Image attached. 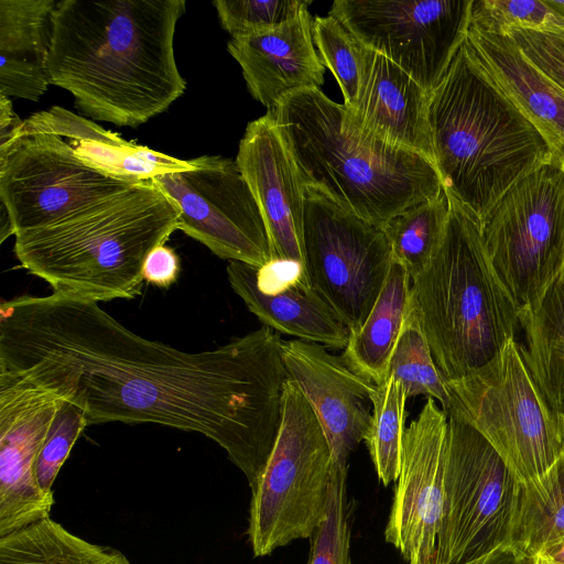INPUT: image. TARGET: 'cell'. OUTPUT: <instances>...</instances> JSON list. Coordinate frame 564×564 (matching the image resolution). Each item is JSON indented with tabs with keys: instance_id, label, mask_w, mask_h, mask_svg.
<instances>
[{
	"instance_id": "cell-1",
	"label": "cell",
	"mask_w": 564,
	"mask_h": 564,
	"mask_svg": "<svg viewBox=\"0 0 564 564\" xmlns=\"http://www.w3.org/2000/svg\"><path fill=\"white\" fill-rule=\"evenodd\" d=\"M262 326L187 352L124 327L97 302L52 293L0 305V372L73 402L94 424L156 423L218 444L254 488L275 444L290 379Z\"/></svg>"
},
{
	"instance_id": "cell-2",
	"label": "cell",
	"mask_w": 564,
	"mask_h": 564,
	"mask_svg": "<svg viewBox=\"0 0 564 564\" xmlns=\"http://www.w3.org/2000/svg\"><path fill=\"white\" fill-rule=\"evenodd\" d=\"M184 0H61L47 58L51 85L91 120L139 127L186 89L174 55Z\"/></svg>"
},
{
	"instance_id": "cell-3",
	"label": "cell",
	"mask_w": 564,
	"mask_h": 564,
	"mask_svg": "<svg viewBox=\"0 0 564 564\" xmlns=\"http://www.w3.org/2000/svg\"><path fill=\"white\" fill-rule=\"evenodd\" d=\"M268 111L305 187L378 228L444 188L431 160L367 132L319 88L292 94Z\"/></svg>"
},
{
	"instance_id": "cell-4",
	"label": "cell",
	"mask_w": 564,
	"mask_h": 564,
	"mask_svg": "<svg viewBox=\"0 0 564 564\" xmlns=\"http://www.w3.org/2000/svg\"><path fill=\"white\" fill-rule=\"evenodd\" d=\"M429 123L443 187L480 223L516 182L555 161L546 140L478 62L466 37L430 94Z\"/></svg>"
},
{
	"instance_id": "cell-5",
	"label": "cell",
	"mask_w": 564,
	"mask_h": 564,
	"mask_svg": "<svg viewBox=\"0 0 564 564\" xmlns=\"http://www.w3.org/2000/svg\"><path fill=\"white\" fill-rule=\"evenodd\" d=\"M178 210L151 181L14 237L21 265L53 293L106 302L142 291L148 254L177 230Z\"/></svg>"
},
{
	"instance_id": "cell-6",
	"label": "cell",
	"mask_w": 564,
	"mask_h": 564,
	"mask_svg": "<svg viewBox=\"0 0 564 564\" xmlns=\"http://www.w3.org/2000/svg\"><path fill=\"white\" fill-rule=\"evenodd\" d=\"M447 194L449 216L442 245L411 280V315L441 375L452 381L495 360L520 324L488 263L479 219Z\"/></svg>"
},
{
	"instance_id": "cell-7",
	"label": "cell",
	"mask_w": 564,
	"mask_h": 564,
	"mask_svg": "<svg viewBox=\"0 0 564 564\" xmlns=\"http://www.w3.org/2000/svg\"><path fill=\"white\" fill-rule=\"evenodd\" d=\"M333 457L313 408L289 379L280 431L254 486L248 536L254 556L311 538L325 519Z\"/></svg>"
},
{
	"instance_id": "cell-8",
	"label": "cell",
	"mask_w": 564,
	"mask_h": 564,
	"mask_svg": "<svg viewBox=\"0 0 564 564\" xmlns=\"http://www.w3.org/2000/svg\"><path fill=\"white\" fill-rule=\"evenodd\" d=\"M446 386V414L473 425L519 481L542 476L564 454V426L546 404L514 339L486 367Z\"/></svg>"
},
{
	"instance_id": "cell-9",
	"label": "cell",
	"mask_w": 564,
	"mask_h": 564,
	"mask_svg": "<svg viewBox=\"0 0 564 564\" xmlns=\"http://www.w3.org/2000/svg\"><path fill=\"white\" fill-rule=\"evenodd\" d=\"M488 263L519 319L564 265V169L553 161L516 182L480 223Z\"/></svg>"
},
{
	"instance_id": "cell-10",
	"label": "cell",
	"mask_w": 564,
	"mask_h": 564,
	"mask_svg": "<svg viewBox=\"0 0 564 564\" xmlns=\"http://www.w3.org/2000/svg\"><path fill=\"white\" fill-rule=\"evenodd\" d=\"M444 500L433 564H464L509 544L518 479L468 422L448 413Z\"/></svg>"
},
{
	"instance_id": "cell-11",
	"label": "cell",
	"mask_w": 564,
	"mask_h": 564,
	"mask_svg": "<svg viewBox=\"0 0 564 564\" xmlns=\"http://www.w3.org/2000/svg\"><path fill=\"white\" fill-rule=\"evenodd\" d=\"M134 184L87 164L35 113L0 147V203L14 236L55 223Z\"/></svg>"
},
{
	"instance_id": "cell-12",
	"label": "cell",
	"mask_w": 564,
	"mask_h": 564,
	"mask_svg": "<svg viewBox=\"0 0 564 564\" xmlns=\"http://www.w3.org/2000/svg\"><path fill=\"white\" fill-rule=\"evenodd\" d=\"M305 267L311 285L349 333L371 312L392 263L384 231L306 188Z\"/></svg>"
},
{
	"instance_id": "cell-13",
	"label": "cell",
	"mask_w": 564,
	"mask_h": 564,
	"mask_svg": "<svg viewBox=\"0 0 564 564\" xmlns=\"http://www.w3.org/2000/svg\"><path fill=\"white\" fill-rule=\"evenodd\" d=\"M473 0H337L328 15L431 94L464 42Z\"/></svg>"
},
{
	"instance_id": "cell-14",
	"label": "cell",
	"mask_w": 564,
	"mask_h": 564,
	"mask_svg": "<svg viewBox=\"0 0 564 564\" xmlns=\"http://www.w3.org/2000/svg\"><path fill=\"white\" fill-rule=\"evenodd\" d=\"M151 182L178 210L177 230L220 259L261 268L272 260L259 205L236 160L203 155Z\"/></svg>"
},
{
	"instance_id": "cell-15",
	"label": "cell",
	"mask_w": 564,
	"mask_h": 564,
	"mask_svg": "<svg viewBox=\"0 0 564 564\" xmlns=\"http://www.w3.org/2000/svg\"><path fill=\"white\" fill-rule=\"evenodd\" d=\"M448 417L429 398L405 429L394 499L384 531L408 564H433L441 525Z\"/></svg>"
},
{
	"instance_id": "cell-16",
	"label": "cell",
	"mask_w": 564,
	"mask_h": 564,
	"mask_svg": "<svg viewBox=\"0 0 564 564\" xmlns=\"http://www.w3.org/2000/svg\"><path fill=\"white\" fill-rule=\"evenodd\" d=\"M61 398L0 372V538L50 518L53 494L35 478V463Z\"/></svg>"
},
{
	"instance_id": "cell-17",
	"label": "cell",
	"mask_w": 564,
	"mask_h": 564,
	"mask_svg": "<svg viewBox=\"0 0 564 564\" xmlns=\"http://www.w3.org/2000/svg\"><path fill=\"white\" fill-rule=\"evenodd\" d=\"M236 162L263 216L272 260L295 261L306 269V187L290 147L269 111L248 123Z\"/></svg>"
},
{
	"instance_id": "cell-18",
	"label": "cell",
	"mask_w": 564,
	"mask_h": 564,
	"mask_svg": "<svg viewBox=\"0 0 564 564\" xmlns=\"http://www.w3.org/2000/svg\"><path fill=\"white\" fill-rule=\"evenodd\" d=\"M282 358L292 381L300 388L326 434L337 469L367 434L371 393L376 387L325 346L300 339L282 340Z\"/></svg>"
},
{
	"instance_id": "cell-19",
	"label": "cell",
	"mask_w": 564,
	"mask_h": 564,
	"mask_svg": "<svg viewBox=\"0 0 564 564\" xmlns=\"http://www.w3.org/2000/svg\"><path fill=\"white\" fill-rule=\"evenodd\" d=\"M307 8L293 20L254 35L231 39L227 48L241 67L251 96L268 110L288 96L318 88L325 67L313 42Z\"/></svg>"
},
{
	"instance_id": "cell-20",
	"label": "cell",
	"mask_w": 564,
	"mask_h": 564,
	"mask_svg": "<svg viewBox=\"0 0 564 564\" xmlns=\"http://www.w3.org/2000/svg\"><path fill=\"white\" fill-rule=\"evenodd\" d=\"M358 48L360 87L356 105L349 110L352 118L372 135L434 163L430 94L386 56L360 42Z\"/></svg>"
},
{
	"instance_id": "cell-21",
	"label": "cell",
	"mask_w": 564,
	"mask_h": 564,
	"mask_svg": "<svg viewBox=\"0 0 564 564\" xmlns=\"http://www.w3.org/2000/svg\"><path fill=\"white\" fill-rule=\"evenodd\" d=\"M466 42L478 62L549 143L564 165V93L521 53L510 36L468 26Z\"/></svg>"
},
{
	"instance_id": "cell-22",
	"label": "cell",
	"mask_w": 564,
	"mask_h": 564,
	"mask_svg": "<svg viewBox=\"0 0 564 564\" xmlns=\"http://www.w3.org/2000/svg\"><path fill=\"white\" fill-rule=\"evenodd\" d=\"M257 269L230 261L227 276L231 289L264 325L300 340L344 349L349 330L333 307L306 283H297L273 294L257 285Z\"/></svg>"
},
{
	"instance_id": "cell-23",
	"label": "cell",
	"mask_w": 564,
	"mask_h": 564,
	"mask_svg": "<svg viewBox=\"0 0 564 564\" xmlns=\"http://www.w3.org/2000/svg\"><path fill=\"white\" fill-rule=\"evenodd\" d=\"M55 0H0V95L36 101L51 85Z\"/></svg>"
},
{
	"instance_id": "cell-24",
	"label": "cell",
	"mask_w": 564,
	"mask_h": 564,
	"mask_svg": "<svg viewBox=\"0 0 564 564\" xmlns=\"http://www.w3.org/2000/svg\"><path fill=\"white\" fill-rule=\"evenodd\" d=\"M35 115L66 141L83 161L116 178L139 183L193 166L192 159H176L127 141L93 120L58 106Z\"/></svg>"
},
{
	"instance_id": "cell-25",
	"label": "cell",
	"mask_w": 564,
	"mask_h": 564,
	"mask_svg": "<svg viewBox=\"0 0 564 564\" xmlns=\"http://www.w3.org/2000/svg\"><path fill=\"white\" fill-rule=\"evenodd\" d=\"M411 311V278L392 259L381 292L364 324L349 334L343 358L375 384L387 379L388 367Z\"/></svg>"
},
{
	"instance_id": "cell-26",
	"label": "cell",
	"mask_w": 564,
	"mask_h": 564,
	"mask_svg": "<svg viewBox=\"0 0 564 564\" xmlns=\"http://www.w3.org/2000/svg\"><path fill=\"white\" fill-rule=\"evenodd\" d=\"M519 324L525 337V347H520L531 376L564 426V272Z\"/></svg>"
},
{
	"instance_id": "cell-27",
	"label": "cell",
	"mask_w": 564,
	"mask_h": 564,
	"mask_svg": "<svg viewBox=\"0 0 564 564\" xmlns=\"http://www.w3.org/2000/svg\"><path fill=\"white\" fill-rule=\"evenodd\" d=\"M564 535V454L542 476L518 480L509 544L534 556Z\"/></svg>"
},
{
	"instance_id": "cell-28",
	"label": "cell",
	"mask_w": 564,
	"mask_h": 564,
	"mask_svg": "<svg viewBox=\"0 0 564 564\" xmlns=\"http://www.w3.org/2000/svg\"><path fill=\"white\" fill-rule=\"evenodd\" d=\"M0 564H131L116 549L90 543L51 518L0 538Z\"/></svg>"
},
{
	"instance_id": "cell-29",
	"label": "cell",
	"mask_w": 564,
	"mask_h": 564,
	"mask_svg": "<svg viewBox=\"0 0 564 564\" xmlns=\"http://www.w3.org/2000/svg\"><path fill=\"white\" fill-rule=\"evenodd\" d=\"M449 216L448 194L416 204L394 216L382 228L392 259L401 263L411 280L430 264L445 236Z\"/></svg>"
},
{
	"instance_id": "cell-30",
	"label": "cell",
	"mask_w": 564,
	"mask_h": 564,
	"mask_svg": "<svg viewBox=\"0 0 564 564\" xmlns=\"http://www.w3.org/2000/svg\"><path fill=\"white\" fill-rule=\"evenodd\" d=\"M406 399L402 386L392 378L376 384L371 393L372 413L364 441L386 486L399 477Z\"/></svg>"
},
{
	"instance_id": "cell-31",
	"label": "cell",
	"mask_w": 564,
	"mask_h": 564,
	"mask_svg": "<svg viewBox=\"0 0 564 564\" xmlns=\"http://www.w3.org/2000/svg\"><path fill=\"white\" fill-rule=\"evenodd\" d=\"M387 378L398 381L408 398H432L447 412L451 398L446 380L436 367L426 338L411 311L391 356Z\"/></svg>"
},
{
	"instance_id": "cell-32",
	"label": "cell",
	"mask_w": 564,
	"mask_h": 564,
	"mask_svg": "<svg viewBox=\"0 0 564 564\" xmlns=\"http://www.w3.org/2000/svg\"><path fill=\"white\" fill-rule=\"evenodd\" d=\"M468 26L503 36L520 30L564 35V20L544 0H473Z\"/></svg>"
},
{
	"instance_id": "cell-33",
	"label": "cell",
	"mask_w": 564,
	"mask_h": 564,
	"mask_svg": "<svg viewBox=\"0 0 564 564\" xmlns=\"http://www.w3.org/2000/svg\"><path fill=\"white\" fill-rule=\"evenodd\" d=\"M313 42L324 67L330 69L344 96V106L352 110L360 87V53L357 40L334 17H315Z\"/></svg>"
},
{
	"instance_id": "cell-34",
	"label": "cell",
	"mask_w": 564,
	"mask_h": 564,
	"mask_svg": "<svg viewBox=\"0 0 564 564\" xmlns=\"http://www.w3.org/2000/svg\"><path fill=\"white\" fill-rule=\"evenodd\" d=\"M347 469L334 467L325 519L313 534L308 564H351Z\"/></svg>"
},
{
	"instance_id": "cell-35",
	"label": "cell",
	"mask_w": 564,
	"mask_h": 564,
	"mask_svg": "<svg viewBox=\"0 0 564 564\" xmlns=\"http://www.w3.org/2000/svg\"><path fill=\"white\" fill-rule=\"evenodd\" d=\"M311 1L216 0L213 2L221 28L231 39L272 30L296 18Z\"/></svg>"
},
{
	"instance_id": "cell-36",
	"label": "cell",
	"mask_w": 564,
	"mask_h": 564,
	"mask_svg": "<svg viewBox=\"0 0 564 564\" xmlns=\"http://www.w3.org/2000/svg\"><path fill=\"white\" fill-rule=\"evenodd\" d=\"M87 426L83 409L62 399L35 463V478L43 491L53 494L52 486L61 467Z\"/></svg>"
},
{
	"instance_id": "cell-37",
	"label": "cell",
	"mask_w": 564,
	"mask_h": 564,
	"mask_svg": "<svg viewBox=\"0 0 564 564\" xmlns=\"http://www.w3.org/2000/svg\"><path fill=\"white\" fill-rule=\"evenodd\" d=\"M508 36L530 63L564 93V35L520 30Z\"/></svg>"
},
{
	"instance_id": "cell-38",
	"label": "cell",
	"mask_w": 564,
	"mask_h": 564,
	"mask_svg": "<svg viewBox=\"0 0 564 564\" xmlns=\"http://www.w3.org/2000/svg\"><path fill=\"white\" fill-rule=\"evenodd\" d=\"M297 283L311 284L306 269L299 262L272 260L257 269V285L264 294H273Z\"/></svg>"
},
{
	"instance_id": "cell-39",
	"label": "cell",
	"mask_w": 564,
	"mask_h": 564,
	"mask_svg": "<svg viewBox=\"0 0 564 564\" xmlns=\"http://www.w3.org/2000/svg\"><path fill=\"white\" fill-rule=\"evenodd\" d=\"M181 262L174 249L161 245L145 258L142 268L143 280L152 285L166 289L176 282Z\"/></svg>"
},
{
	"instance_id": "cell-40",
	"label": "cell",
	"mask_w": 564,
	"mask_h": 564,
	"mask_svg": "<svg viewBox=\"0 0 564 564\" xmlns=\"http://www.w3.org/2000/svg\"><path fill=\"white\" fill-rule=\"evenodd\" d=\"M464 564H534V558L511 544H503Z\"/></svg>"
},
{
	"instance_id": "cell-41",
	"label": "cell",
	"mask_w": 564,
	"mask_h": 564,
	"mask_svg": "<svg viewBox=\"0 0 564 564\" xmlns=\"http://www.w3.org/2000/svg\"><path fill=\"white\" fill-rule=\"evenodd\" d=\"M22 124L23 120L13 111L10 98L0 95V147L10 142Z\"/></svg>"
},
{
	"instance_id": "cell-42",
	"label": "cell",
	"mask_w": 564,
	"mask_h": 564,
	"mask_svg": "<svg viewBox=\"0 0 564 564\" xmlns=\"http://www.w3.org/2000/svg\"><path fill=\"white\" fill-rule=\"evenodd\" d=\"M533 558L534 564H564V535L544 545Z\"/></svg>"
},
{
	"instance_id": "cell-43",
	"label": "cell",
	"mask_w": 564,
	"mask_h": 564,
	"mask_svg": "<svg viewBox=\"0 0 564 564\" xmlns=\"http://www.w3.org/2000/svg\"><path fill=\"white\" fill-rule=\"evenodd\" d=\"M11 235L14 236L11 219L6 206L0 203V242H3Z\"/></svg>"
},
{
	"instance_id": "cell-44",
	"label": "cell",
	"mask_w": 564,
	"mask_h": 564,
	"mask_svg": "<svg viewBox=\"0 0 564 564\" xmlns=\"http://www.w3.org/2000/svg\"><path fill=\"white\" fill-rule=\"evenodd\" d=\"M545 3L564 20V0H544Z\"/></svg>"
},
{
	"instance_id": "cell-45",
	"label": "cell",
	"mask_w": 564,
	"mask_h": 564,
	"mask_svg": "<svg viewBox=\"0 0 564 564\" xmlns=\"http://www.w3.org/2000/svg\"><path fill=\"white\" fill-rule=\"evenodd\" d=\"M563 169H564V165H563ZM561 272H564V265H563V269H562V271H561Z\"/></svg>"
}]
</instances>
